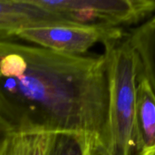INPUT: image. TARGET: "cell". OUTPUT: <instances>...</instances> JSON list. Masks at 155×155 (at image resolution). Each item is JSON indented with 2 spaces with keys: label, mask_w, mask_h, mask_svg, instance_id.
Listing matches in <instances>:
<instances>
[{
  "label": "cell",
  "mask_w": 155,
  "mask_h": 155,
  "mask_svg": "<svg viewBox=\"0 0 155 155\" xmlns=\"http://www.w3.org/2000/svg\"><path fill=\"white\" fill-rule=\"evenodd\" d=\"M0 124L8 133H69L110 148L103 54L71 55L0 39Z\"/></svg>",
  "instance_id": "1"
},
{
  "label": "cell",
  "mask_w": 155,
  "mask_h": 155,
  "mask_svg": "<svg viewBox=\"0 0 155 155\" xmlns=\"http://www.w3.org/2000/svg\"><path fill=\"white\" fill-rule=\"evenodd\" d=\"M104 45L109 82V154L136 155L134 122L138 56L128 35Z\"/></svg>",
  "instance_id": "2"
},
{
  "label": "cell",
  "mask_w": 155,
  "mask_h": 155,
  "mask_svg": "<svg viewBox=\"0 0 155 155\" xmlns=\"http://www.w3.org/2000/svg\"><path fill=\"white\" fill-rule=\"evenodd\" d=\"M74 25L123 28L151 16L155 0H32Z\"/></svg>",
  "instance_id": "3"
},
{
  "label": "cell",
  "mask_w": 155,
  "mask_h": 155,
  "mask_svg": "<svg viewBox=\"0 0 155 155\" xmlns=\"http://www.w3.org/2000/svg\"><path fill=\"white\" fill-rule=\"evenodd\" d=\"M124 35L123 28L63 25L25 29L18 32L15 38L54 52L84 55L97 43L104 44L108 41L121 39Z\"/></svg>",
  "instance_id": "4"
},
{
  "label": "cell",
  "mask_w": 155,
  "mask_h": 155,
  "mask_svg": "<svg viewBox=\"0 0 155 155\" xmlns=\"http://www.w3.org/2000/svg\"><path fill=\"white\" fill-rule=\"evenodd\" d=\"M74 25L57 14L35 5L32 0H0V39H11L25 29Z\"/></svg>",
  "instance_id": "5"
},
{
  "label": "cell",
  "mask_w": 155,
  "mask_h": 155,
  "mask_svg": "<svg viewBox=\"0 0 155 155\" xmlns=\"http://www.w3.org/2000/svg\"><path fill=\"white\" fill-rule=\"evenodd\" d=\"M134 144L136 155H155V93L143 76L137 85Z\"/></svg>",
  "instance_id": "6"
},
{
  "label": "cell",
  "mask_w": 155,
  "mask_h": 155,
  "mask_svg": "<svg viewBox=\"0 0 155 155\" xmlns=\"http://www.w3.org/2000/svg\"><path fill=\"white\" fill-rule=\"evenodd\" d=\"M139 61V76L144 77L155 93V15L128 34Z\"/></svg>",
  "instance_id": "7"
},
{
  "label": "cell",
  "mask_w": 155,
  "mask_h": 155,
  "mask_svg": "<svg viewBox=\"0 0 155 155\" xmlns=\"http://www.w3.org/2000/svg\"><path fill=\"white\" fill-rule=\"evenodd\" d=\"M55 133H8L0 143V155H51Z\"/></svg>",
  "instance_id": "8"
},
{
  "label": "cell",
  "mask_w": 155,
  "mask_h": 155,
  "mask_svg": "<svg viewBox=\"0 0 155 155\" xmlns=\"http://www.w3.org/2000/svg\"><path fill=\"white\" fill-rule=\"evenodd\" d=\"M84 135L58 133L53 143L51 155H83Z\"/></svg>",
  "instance_id": "9"
},
{
  "label": "cell",
  "mask_w": 155,
  "mask_h": 155,
  "mask_svg": "<svg viewBox=\"0 0 155 155\" xmlns=\"http://www.w3.org/2000/svg\"><path fill=\"white\" fill-rule=\"evenodd\" d=\"M83 155H110L106 146L97 138L84 135Z\"/></svg>",
  "instance_id": "10"
},
{
  "label": "cell",
  "mask_w": 155,
  "mask_h": 155,
  "mask_svg": "<svg viewBox=\"0 0 155 155\" xmlns=\"http://www.w3.org/2000/svg\"><path fill=\"white\" fill-rule=\"evenodd\" d=\"M7 134V132L5 131V129L0 124V143L2 142V140L4 139V137Z\"/></svg>",
  "instance_id": "11"
}]
</instances>
